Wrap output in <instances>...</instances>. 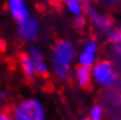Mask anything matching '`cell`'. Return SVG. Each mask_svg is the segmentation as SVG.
<instances>
[{
  "instance_id": "cell-11",
  "label": "cell",
  "mask_w": 121,
  "mask_h": 120,
  "mask_svg": "<svg viewBox=\"0 0 121 120\" xmlns=\"http://www.w3.org/2000/svg\"><path fill=\"white\" fill-rule=\"evenodd\" d=\"M84 5H85V1H73V2L64 4L65 11L72 18L84 15Z\"/></svg>"
},
{
  "instance_id": "cell-18",
  "label": "cell",
  "mask_w": 121,
  "mask_h": 120,
  "mask_svg": "<svg viewBox=\"0 0 121 120\" xmlns=\"http://www.w3.org/2000/svg\"><path fill=\"white\" fill-rule=\"evenodd\" d=\"M105 5L107 6H113V5H115V4H118L119 2V0H101Z\"/></svg>"
},
{
  "instance_id": "cell-2",
  "label": "cell",
  "mask_w": 121,
  "mask_h": 120,
  "mask_svg": "<svg viewBox=\"0 0 121 120\" xmlns=\"http://www.w3.org/2000/svg\"><path fill=\"white\" fill-rule=\"evenodd\" d=\"M14 120H48L44 104L36 97H27L19 100L11 112Z\"/></svg>"
},
{
  "instance_id": "cell-3",
  "label": "cell",
  "mask_w": 121,
  "mask_h": 120,
  "mask_svg": "<svg viewBox=\"0 0 121 120\" xmlns=\"http://www.w3.org/2000/svg\"><path fill=\"white\" fill-rule=\"evenodd\" d=\"M92 83L103 89L113 88L118 82V74L113 63L108 60H98L91 68Z\"/></svg>"
},
{
  "instance_id": "cell-10",
  "label": "cell",
  "mask_w": 121,
  "mask_h": 120,
  "mask_svg": "<svg viewBox=\"0 0 121 120\" xmlns=\"http://www.w3.org/2000/svg\"><path fill=\"white\" fill-rule=\"evenodd\" d=\"M19 65H20V69L22 71V74L26 76L27 78L29 79H34L36 77V71H35V68H34V64L30 60V57L28 56L27 53H23L20 55L19 57Z\"/></svg>"
},
{
  "instance_id": "cell-6",
  "label": "cell",
  "mask_w": 121,
  "mask_h": 120,
  "mask_svg": "<svg viewBox=\"0 0 121 120\" xmlns=\"http://www.w3.org/2000/svg\"><path fill=\"white\" fill-rule=\"evenodd\" d=\"M98 51H99V43L95 39H89L84 42L83 47L77 54V65L92 68L98 62Z\"/></svg>"
},
{
  "instance_id": "cell-13",
  "label": "cell",
  "mask_w": 121,
  "mask_h": 120,
  "mask_svg": "<svg viewBox=\"0 0 121 120\" xmlns=\"http://www.w3.org/2000/svg\"><path fill=\"white\" fill-rule=\"evenodd\" d=\"M72 23H73L75 28H77V29H84L85 26H86V23H87V20H86V18L84 15H82V16L73 18Z\"/></svg>"
},
{
  "instance_id": "cell-14",
  "label": "cell",
  "mask_w": 121,
  "mask_h": 120,
  "mask_svg": "<svg viewBox=\"0 0 121 120\" xmlns=\"http://www.w3.org/2000/svg\"><path fill=\"white\" fill-rule=\"evenodd\" d=\"M9 100V93L5 90H0V104H6Z\"/></svg>"
},
{
  "instance_id": "cell-12",
  "label": "cell",
  "mask_w": 121,
  "mask_h": 120,
  "mask_svg": "<svg viewBox=\"0 0 121 120\" xmlns=\"http://www.w3.org/2000/svg\"><path fill=\"white\" fill-rule=\"evenodd\" d=\"M105 110L100 104H94L90 108L87 117L84 120H104Z\"/></svg>"
},
{
  "instance_id": "cell-16",
  "label": "cell",
  "mask_w": 121,
  "mask_h": 120,
  "mask_svg": "<svg viewBox=\"0 0 121 120\" xmlns=\"http://www.w3.org/2000/svg\"><path fill=\"white\" fill-rule=\"evenodd\" d=\"M113 51H114V54H115L118 57L121 58V42L113 44Z\"/></svg>"
},
{
  "instance_id": "cell-5",
  "label": "cell",
  "mask_w": 121,
  "mask_h": 120,
  "mask_svg": "<svg viewBox=\"0 0 121 120\" xmlns=\"http://www.w3.org/2000/svg\"><path fill=\"white\" fill-rule=\"evenodd\" d=\"M41 31V23L36 16L31 14L25 20L16 23V33L21 41L26 43L34 42Z\"/></svg>"
},
{
  "instance_id": "cell-1",
  "label": "cell",
  "mask_w": 121,
  "mask_h": 120,
  "mask_svg": "<svg viewBox=\"0 0 121 120\" xmlns=\"http://www.w3.org/2000/svg\"><path fill=\"white\" fill-rule=\"evenodd\" d=\"M77 54V47L69 39H60L52 45L49 65L57 79L66 82L72 77Z\"/></svg>"
},
{
  "instance_id": "cell-7",
  "label": "cell",
  "mask_w": 121,
  "mask_h": 120,
  "mask_svg": "<svg viewBox=\"0 0 121 120\" xmlns=\"http://www.w3.org/2000/svg\"><path fill=\"white\" fill-rule=\"evenodd\" d=\"M27 54H28V56L30 57V60H31L33 64H34L36 75L37 76L48 75V72L50 70V65H49V62L45 58L43 50L40 47H37V45H30L28 48Z\"/></svg>"
},
{
  "instance_id": "cell-21",
  "label": "cell",
  "mask_w": 121,
  "mask_h": 120,
  "mask_svg": "<svg viewBox=\"0 0 121 120\" xmlns=\"http://www.w3.org/2000/svg\"><path fill=\"white\" fill-rule=\"evenodd\" d=\"M85 1H90V2H93V1H95V0H85Z\"/></svg>"
},
{
  "instance_id": "cell-15",
  "label": "cell",
  "mask_w": 121,
  "mask_h": 120,
  "mask_svg": "<svg viewBox=\"0 0 121 120\" xmlns=\"http://www.w3.org/2000/svg\"><path fill=\"white\" fill-rule=\"evenodd\" d=\"M0 120H14L11 112H7L5 110H0Z\"/></svg>"
},
{
  "instance_id": "cell-9",
  "label": "cell",
  "mask_w": 121,
  "mask_h": 120,
  "mask_svg": "<svg viewBox=\"0 0 121 120\" xmlns=\"http://www.w3.org/2000/svg\"><path fill=\"white\" fill-rule=\"evenodd\" d=\"M72 78L75 83L82 89H87L92 84V74L91 69L82 65H76L72 72Z\"/></svg>"
},
{
  "instance_id": "cell-20",
  "label": "cell",
  "mask_w": 121,
  "mask_h": 120,
  "mask_svg": "<svg viewBox=\"0 0 121 120\" xmlns=\"http://www.w3.org/2000/svg\"><path fill=\"white\" fill-rule=\"evenodd\" d=\"M73 1H85V0H63L64 4H68V2H73Z\"/></svg>"
},
{
  "instance_id": "cell-17",
  "label": "cell",
  "mask_w": 121,
  "mask_h": 120,
  "mask_svg": "<svg viewBox=\"0 0 121 120\" xmlns=\"http://www.w3.org/2000/svg\"><path fill=\"white\" fill-rule=\"evenodd\" d=\"M117 29V36H118V40H117V43H119V42H121V23L115 28ZM115 44V43H114Z\"/></svg>"
},
{
  "instance_id": "cell-8",
  "label": "cell",
  "mask_w": 121,
  "mask_h": 120,
  "mask_svg": "<svg viewBox=\"0 0 121 120\" xmlns=\"http://www.w3.org/2000/svg\"><path fill=\"white\" fill-rule=\"evenodd\" d=\"M6 9L16 23L31 15L27 0H6Z\"/></svg>"
},
{
  "instance_id": "cell-19",
  "label": "cell",
  "mask_w": 121,
  "mask_h": 120,
  "mask_svg": "<svg viewBox=\"0 0 121 120\" xmlns=\"http://www.w3.org/2000/svg\"><path fill=\"white\" fill-rule=\"evenodd\" d=\"M50 2H52V4H55V5H58L60 2H63V0H50Z\"/></svg>"
},
{
  "instance_id": "cell-4",
  "label": "cell",
  "mask_w": 121,
  "mask_h": 120,
  "mask_svg": "<svg viewBox=\"0 0 121 120\" xmlns=\"http://www.w3.org/2000/svg\"><path fill=\"white\" fill-rule=\"evenodd\" d=\"M84 16L93 26L94 29L103 33L105 35L108 30L113 28V21L108 15L101 12L93 2L85 1L84 5Z\"/></svg>"
}]
</instances>
